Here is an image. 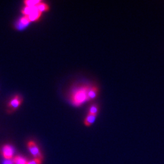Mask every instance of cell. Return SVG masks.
Returning a JSON list of instances; mask_svg holds the SVG:
<instances>
[{
	"label": "cell",
	"instance_id": "obj_15",
	"mask_svg": "<svg viewBox=\"0 0 164 164\" xmlns=\"http://www.w3.org/2000/svg\"><path fill=\"white\" fill-rule=\"evenodd\" d=\"M3 164H14V162H13V161L11 159H8V160H5L3 162Z\"/></svg>",
	"mask_w": 164,
	"mask_h": 164
},
{
	"label": "cell",
	"instance_id": "obj_8",
	"mask_svg": "<svg viewBox=\"0 0 164 164\" xmlns=\"http://www.w3.org/2000/svg\"><path fill=\"white\" fill-rule=\"evenodd\" d=\"M96 115L90 114H88L87 115V117H86L85 120H84V124L86 126L89 127L91 126L95 121L96 119Z\"/></svg>",
	"mask_w": 164,
	"mask_h": 164
},
{
	"label": "cell",
	"instance_id": "obj_10",
	"mask_svg": "<svg viewBox=\"0 0 164 164\" xmlns=\"http://www.w3.org/2000/svg\"><path fill=\"white\" fill-rule=\"evenodd\" d=\"M41 14H42V13H41L40 12H39L38 11H37L33 12L32 14H30L29 15H28V17L29 19V20H30L31 22V21H35L38 20L40 18Z\"/></svg>",
	"mask_w": 164,
	"mask_h": 164
},
{
	"label": "cell",
	"instance_id": "obj_2",
	"mask_svg": "<svg viewBox=\"0 0 164 164\" xmlns=\"http://www.w3.org/2000/svg\"><path fill=\"white\" fill-rule=\"evenodd\" d=\"M28 147L32 155L35 157V159H39L41 160L43 159V156L40 151L39 148L34 142H29L28 144Z\"/></svg>",
	"mask_w": 164,
	"mask_h": 164
},
{
	"label": "cell",
	"instance_id": "obj_6",
	"mask_svg": "<svg viewBox=\"0 0 164 164\" xmlns=\"http://www.w3.org/2000/svg\"><path fill=\"white\" fill-rule=\"evenodd\" d=\"M30 22L31 21L28 16H24L20 19L19 23H18V28L21 29L28 26Z\"/></svg>",
	"mask_w": 164,
	"mask_h": 164
},
{
	"label": "cell",
	"instance_id": "obj_13",
	"mask_svg": "<svg viewBox=\"0 0 164 164\" xmlns=\"http://www.w3.org/2000/svg\"><path fill=\"white\" fill-rule=\"evenodd\" d=\"M98 106L97 105H93L90 108H89V114H90L93 115H97V114L98 113Z\"/></svg>",
	"mask_w": 164,
	"mask_h": 164
},
{
	"label": "cell",
	"instance_id": "obj_9",
	"mask_svg": "<svg viewBox=\"0 0 164 164\" xmlns=\"http://www.w3.org/2000/svg\"><path fill=\"white\" fill-rule=\"evenodd\" d=\"M37 8L38 11L39 12H40L41 13H43V12H45V11H48L49 9L48 5L47 4L42 2H41L40 3H39L37 6Z\"/></svg>",
	"mask_w": 164,
	"mask_h": 164
},
{
	"label": "cell",
	"instance_id": "obj_11",
	"mask_svg": "<svg viewBox=\"0 0 164 164\" xmlns=\"http://www.w3.org/2000/svg\"><path fill=\"white\" fill-rule=\"evenodd\" d=\"M27 162L24 158L20 156H16L13 160L14 164H26Z\"/></svg>",
	"mask_w": 164,
	"mask_h": 164
},
{
	"label": "cell",
	"instance_id": "obj_4",
	"mask_svg": "<svg viewBox=\"0 0 164 164\" xmlns=\"http://www.w3.org/2000/svg\"><path fill=\"white\" fill-rule=\"evenodd\" d=\"M14 154V149L11 145H6L2 148V154L6 160L11 159Z\"/></svg>",
	"mask_w": 164,
	"mask_h": 164
},
{
	"label": "cell",
	"instance_id": "obj_12",
	"mask_svg": "<svg viewBox=\"0 0 164 164\" xmlns=\"http://www.w3.org/2000/svg\"><path fill=\"white\" fill-rule=\"evenodd\" d=\"M41 2V1H33V0H26L24 1L26 6L28 7L37 6Z\"/></svg>",
	"mask_w": 164,
	"mask_h": 164
},
{
	"label": "cell",
	"instance_id": "obj_5",
	"mask_svg": "<svg viewBox=\"0 0 164 164\" xmlns=\"http://www.w3.org/2000/svg\"><path fill=\"white\" fill-rule=\"evenodd\" d=\"M98 94V88L96 86L90 87L88 93V101H91L96 98Z\"/></svg>",
	"mask_w": 164,
	"mask_h": 164
},
{
	"label": "cell",
	"instance_id": "obj_1",
	"mask_svg": "<svg viewBox=\"0 0 164 164\" xmlns=\"http://www.w3.org/2000/svg\"><path fill=\"white\" fill-rule=\"evenodd\" d=\"M89 88V86L84 85L74 91L71 96V100L74 105L80 106L88 101V93Z\"/></svg>",
	"mask_w": 164,
	"mask_h": 164
},
{
	"label": "cell",
	"instance_id": "obj_7",
	"mask_svg": "<svg viewBox=\"0 0 164 164\" xmlns=\"http://www.w3.org/2000/svg\"><path fill=\"white\" fill-rule=\"evenodd\" d=\"M37 11H38V9L37 8V6H33V7L26 6L22 10V14H23L24 15V16H28L30 14H32Z\"/></svg>",
	"mask_w": 164,
	"mask_h": 164
},
{
	"label": "cell",
	"instance_id": "obj_14",
	"mask_svg": "<svg viewBox=\"0 0 164 164\" xmlns=\"http://www.w3.org/2000/svg\"><path fill=\"white\" fill-rule=\"evenodd\" d=\"M41 163H42V160L39 159H34L31 161L27 162L26 164H41Z\"/></svg>",
	"mask_w": 164,
	"mask_h": 164
},
{
	"label": "cell",
	"instance_id": "obj_3",
	"mask_svg": "<svg viewBox=\"0 0 164 164\" xmlns=\"http://www.w3.org/2000/svg\"><path fill=\"white\" fill-rule=\"evenodd\" d=\"M23 101V98L17 95L15 96L14 98H12L9 103L8 104V108H9V112H14L16 110L18 109V108L21 105V103Z\"/></svg>",
	"mask_w": 164,
	"mask_h": 164
}]
</instances>
